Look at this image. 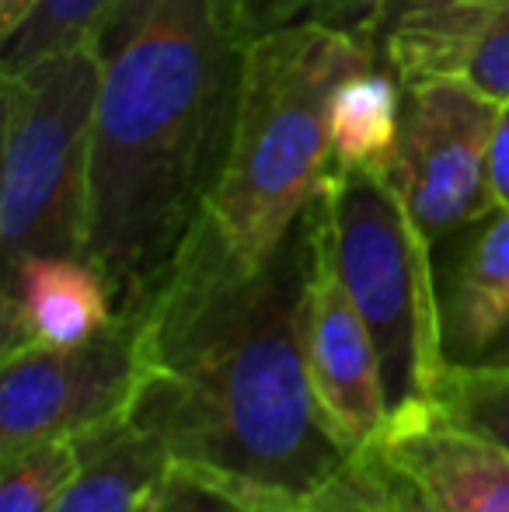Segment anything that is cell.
<instances>
[{
	"instance_id": "obj_1",
	"label": "cell",
	"mask_w": 509,
	"mask_h": 512,
	"mask_svg": "<svg viewBox=\"0 0 509 512\" xmlns=\"http://www.w3.org/2000/svg\"><path fill=\"white\" fill-rule=\"evenodd\" d=\"M311 223L238 283H164L143 310L147 370L129 408L175 467L262 502H307L349 464L307 377Z\"/></svg>"
},
{
	"instance_id": "obj_2",
	"label": "cell",
	"mask_w": 509,
	"mask_h": 512,
	"mask_svg": "<svg viewBox=\"0 0 509 512\" xmlns=\"http://www.w3.org/2000/svg\"><path fill=\"white\" fill-rule=\"evenodd\" d=\"M95 49L81 255L105 276L116 314L140 317L224 168L245 46L217 0H112Z\"/></svg>"
},
{
	"instance_id": "obj_3",
	"label": "cell",
	"mask_w": 509,
	"mask_h": 512,
	"mask_svg": "<svg viewBox=\"0 0 509 512\" xmlns=\"http://www.w3.org/2000/svg\"><path fill=\"white\" fill-rule=\"evenodd\" d=\"M377 60V28L342 21H300L245 49L224 168L164 283H238L279 255L332 168L335 91Z\"/></svg>"
},
{
	"instance_id": "obj_4",
	"label": "cell",
	"mask_w": 509,
	"mask_h": 512,
	"mask_svg": "<svg viewBox=\"0 0 509 512\" xmlns=\"http://www.w3.org/2000/svg\"><path fill=\"white\" fill-rule=\"evenodd\" d=\"M321 206L339 276L381 352L391 411L429 401L450 366L433 244L387 171L332 164Z\"/></svg>"
},
{
	"instance_id": "obj_5",
	"label": "cell",
	"mask_w": 509,
	"mask_h": 512,
	"mask_svg": "<svg viewBox=\"0 0 509 512\" xmlns=\"http://www.w3.org/2000/svg\"><path fill=\"white\" fill-rule=\"evenodd\" d=\"M95 98V39L49 53L21 70H4V269L28 255H81Z\"/></svg>"
},
{
	"instance_id": "obj_6",
	"label": "cell",
	"mask_w": 509,
	"mask_h": 512,
	"mask_svg": "<svg viewBox=\"0 0 509 512\" xmlns=\"http://www.w3.org/2000/svg\"><path fill=\"white\" fill-rule=\"evenodd\" d=\"M0 363V460L53 439H84L133 408L147 370L143 314H116L81 345L11 352Z\"/></svg>"
},
{
	"instance_id": "obj_7",
	"label": "cell",
	"mask_w": 509,
	"mask_h": 512,
	"mask_svg": "<svg viewBox=\"0 0 509 512\" xmlns=\"http://www.w3.org/2000/svg\"><path fill=\"white\" fill-rule=\"evenodd\" d=\"M401 88L405 115L387 178L436 248L496 213L489 143L499 105L447 77H422Z\"/></svg>"
},
{
	"instance_id": "obj_8",
	"label": "cell",
	"mask_w": 509,
	"mask_h": 512,
	"mask_svg": "<svg viewBox=\"0 0 509 512\" xmlns=\"http://www.w3.org/2000/svg\"><path fill=\"white\" fill-rule=\"evenodd\" d=\"M307 223H311V265L304 290L307 377L328 436L346 457H356L370 450L387 429L391 394L384 384V363L374 335L335 265L321 196L307 209Z\"/></svg>"
},
{
	"instance_id": "obj_9",
	"label": "cell",
	"mask_w": 509,
	"mask_h": 512,
	"mask_svg": "<svg viewBox=\"0 0 509 512\" xmlns=\"http://www.w3.org/2000/svg\"><path fill=\"white\" fill-rule=\"evenodd\" d=\"M381 28L401 84L447 77L509 108V0H398Z\"/></svg>"
},
{
	"instance_id": "obj_10",
	"label": "cell",
	"mask_w": 509,
	"mask_h": 512,
	"mask_svg": "<svg viewBox=\"0 0 509 512\" xmlns=\"http://www.w3.org/2000/svg\"><path fill=\"white\" fill-rule=\"evenodd\" d=\"M433 512H509V450L450 422L436 401H408L374 443Z\"/></svg>"
},
{
	"instance_id": "obj_11",
	"label": "cell",
	"mask_w": 509,
	"mask_h": 512,
	"mask_svg": "<svg viewBox=\"0 0 509 512\" xmlns=\"http://www.w3.org/2000/svg\"><path fill=\"white\" fill-rule=\"evenodd\" d=\"M0 317V356L67 349L102 335L116 321V300L105 276L84 255H28L4 269Z\"/></svg>"
},
{
	"instance_id": "obj_12",
	"label": "cell",
	"mask_w": 509,
	"mask_h": 512,
	"mask_svg": "<svg viewBox=\"0 0 509 512\" xmlns=\"http://www.w3.org/2000/svg\"><path fill=\"white\" fill-rule=\"evenodd\" d=\"M450 363H478L509 335V209L471 227L440 279Z\"/></svg>"
},
{
	"instance_id": "obj_13",
	"label": "cell",
	"mask_w": 509,
	"mask_h": 512,
	"mask_svg": "<svg viewBox=\"0 0 509 512\" xmlns=\"http://www.w3.org/2000/svg\"><path fill=\"white\" fill-rule=\"evenodd\" d=\"M81 453V467L53 512H157L175 460L133 418L84 436Z\"/></svg>"
},
{
	"instance_id": "obj_14",
	"label": "cell",
	"mask_w": 509,
	"mask_h": 512,
	"mask_svg": "<svg viewBox=\"0 0 509 512\" xmlns=\"http://www.w3.org/2000/svg\"><path fill=\"white\" fill-rule=\"evenodd\" d=\"M405 115V88L384 60L349 74L328 112L332 164L387 171L394 161Z\"/></svg>"
},
{
	"instance_id": "obj_15",
	"label": "cell",
	"mask_w": 509,
	"mask_h": 512,
	"mask_svg": "<svg viewBox=\"0 0 509 512\" xmlns=\"http://www.w3.org/2000/svg\"><path fill=\"white\" fill-rule=\"evenodd\" d=\"M429 401L471 432L509 450V359L450 363Z\"/></svg>"
},
{
	"instance_id": "obj_16",
	"label": "cell",
	"mask_w": 509,
	"mask_h": 512,
	"mask_svg": "<svg viewBox=\"0 0 509 512\" xmlns=\"http://www.w3.org/2000/svg\"><path fill=\"white\" fill-rule=\"evenodd\" d=\"M81 439H53L0 460V512H53L81 467Z\"/></svg>"
},
{
	"instance_id": "obj_17",
	"label": "cell",
	"mask_w": 509,
	"mask_h": 512,
	"mask_svg": "<svg viewBox=\"0 0 509 512\" xmlns=\"http://www.w3.org/2000/svg\"><path fill=\"white\" fill-rule=\"evenodd\" d=\"M112 0H35L28 18L4 39V70H21L49 53L95 39Z\"/></svg>"
},
{
	"instance_id": "obj_18",
	"label": "cell",
	"mask_w": 509,
	"mask_h": 512,
	"mask_svg": "<svg viewBox=\"0 0 509 512\" xmlns=\"http://www.w3.org/2000/svg\"><path fill=\"white\" fill-rule=\"evenodd\" d=\"M311 502L325 512H433L374 446L349 457Z\"/></svg>"
},
{
	"instance_id": "obj_19",
	"label": "cell",
	"mask_w": 509,
	"mask_h": 512,
	"mask_svg": "<svg viewBox=\"0 0 509 512\" xmlns=\"http://www.w3.org/2000/svg\"><path fill=\"white\" fill-rule=\"evenodd\" d=\"M217 4L231 35L245 49L300 21H342V25L370 28L363 21L360 0H217Z\"/></svg>"
},
{
	"instance_id": "obj_20",
	"label": "cell",
	"mask_w": 509,
	"mask_h": 512,
	"mask_svg": "<svg viewBox=\"0 0 509 512\" xmlns=\"http://www.w3.org/2000/svg\"><path fill=\"white\" fill-rule=\"evenodd\" d=\"M258 506L262 499H252L210 474L175 467L157 512H258Z\"/></svg>"
},
{
	"instance_id": "obj_21",
	"label": "cell",
	"mask_w": 509,
	"mask_h": 512,
	"mask_svg": "<svg viewBox=\"0 0 509 512\" xmlns=\"http://www.w3.org/2000/svg\"><path fill=\"white\" fill-rule=\"evenodd\" d=\"M489 185L496 209H509V108L496 112L489 143Z\"/></svg>"
},
{
	"instance_id": "obj_22",
	"label": "cell",
	"mask_w": 509,
	"mask_h": 512,
	"mask_svg": "<svg viewBox=\"0 0 509 512\" xmlns=\"http://www.w3.org/2000/svg\"><path fill=\"white\" fill-rule=\"evenodd\" d=\"M32 7H35V0H0V35L7 39V35L28 18Z\"/></svg>"
},
{
	"instance_id": "obj_23",
	"label": "cell",
	"mask_w": 509,
	"mask_h": 512,
	"mask_svg": "<svg viewBox=\"0 0 509 512\" xmlns=\"http://www.w3.org/2000/svg\"><path fill=\"white\" fill-rule=\"evenodd\" d=\"M398 4V0H360V11H363V21L370 28H381V21L387 18V11Z\"/></svg>"
},
{
	"instance_id": "obj_24",
	"label": "cell",
	"mask_w": 509,
	"mask_h": 512,
	"mask_svg": "<svg viewBox=\"0 0 509 512\" xmlns=\"http://www.w3.org/2000/svg\"><path fill=\"white\" fill-rule=\"evenodd\" d=\"M258 512H325L318 506V502H262Z\"/></svg>"
}]
</instances>
